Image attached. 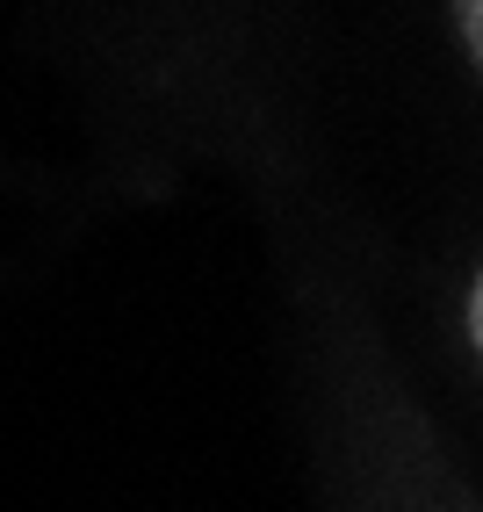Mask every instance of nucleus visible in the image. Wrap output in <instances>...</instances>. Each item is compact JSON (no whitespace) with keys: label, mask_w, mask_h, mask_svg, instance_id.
<instances>
[{"label":"nucleus","mask_w":483,"mask_h":512,"mask_svg":"<svg viewBox=\"0 0 483 512\" xmlns=\"http://www.w3.org/2000/svg\"><path fill=\"white\" fill-rule=\"evenodd\" d=\"M455 15H462V37H469V51L483 44V22H476V0H455Z\"/></svg>","instance_id":"obj_1"}]
</instances>
